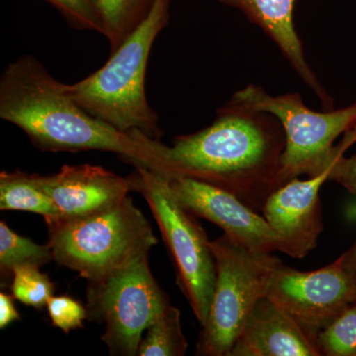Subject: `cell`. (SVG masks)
<instances>
[{
    "mask_svg": "<svg viewBox=\"0 0 356 356\" xmlns=\"http://www.w3.org/2000/svg\"><path fill=\"white\" fill-rule=\"evenodd\" d=\"M285 143L282 125L273 115L229 102L209 127L178 136L172 146L159 140V173L221 187L261 211L269 195L283 184Z\"/></svg>",
    "mask_w": 356,
    "mask_h": 356,
    "instance_id": "obj_1",
    "label": "cell"
},
{
    "mask_svg": "<svg viewBox=\"0 0 356 356\" xmlns=\"http://www.w3.org/2000/svg\"><path fill=\"white\" fill-rule=\"evenodd\" d=\"M0 117L17 126L46 152L102 151L136 168L159 172V140L123 133L91 116L32 56L9 64L0 79Z\"/></svg>",
    "mask_w": 356,
    "mask_h": 356,
    "instance_id": "obj_2",
    "label": "cell"
},
{
    "mask_svg": "<svg viewBox=\"0 0 356 356\" xmlns=\"http://www.w3.org/2000/svg\"><path fill=\"white\" fill-rule=\"evenodd\" d=\"M170 0H156L146 20L111 53L106 64L76 83L67 93L91 116L123 133L134 131L161 140L158 115L145 88L147 60L154 40L165 27Z\"/></svg>",
    "mask_w": 356,
    "mask_h": 356,
    "instance_id": "obj_3",
    "label": "cell"
},
{
    "mask_svg": "<svg viewBox=\"0 0 356 356\" xmlns=\"http://www.w3.org/2000/svg\"><path fill=\"white\" fill-rule=\"evenodd\" d=\"M47 226L54 261L88 281L102 280L158 243L149 220L129 196L99 212Z\"/></svg>",
    "mask_w": 356,
    "mask_h": 356,
    "instance_id": "obj_4",
    "label": "cell"
},
{
    "mask_svg": "<svg viewBox=\"0 0 356 356\" xmlns=\"http://www.w3.org/2000/svg\"><path fill=\"white\" fill-rule=\"evenodd\" d=\"M229 102L273 115L280 122L286 140L281 159L283 184L300 175L317 177L350 147L346 140L334 146V140L355 123L356 102L346 108L316 112L304 104L299 93L273 96L250 84L236 91Z\"/></svg>",
    "mask_w": 356,
    "mask_h": 356,
    "instance_id": "obj_5",
    "label": "cell"
},
{
    "mask_svg": "<svg viewBox=\"0 0 356 356\" xmlns=\"http://www.w3.org/2000/svg\"><path fill=\"white\" fill-rule=\"evenodd\" d=\"M217 278L196 355L229 356L257 302L266 296L280 259L243 247L227 235L210 242Z\"/></svg>",
    "mask_w": 356,
    "mask_h": 356,
    "instance_id": "obj_6",
    "label": "cell"
},
{
    "mask_svg": "<svg viewBox=\"0 0 356 356\" xmlns=\"http://www.w3.org/2000/svg\"><path fill=\"white\" fill-rule=\"evenodd\" d=\"M159 225L177 270V282L201 325L209 315L217 269L210 241L195 216L173 197L163 173L139 168L130 177Z\"/></svg>",
    "mask_w": 356,
    "mask_h": 356,
    "instance_id": "obj_7",
    "label": "cell"
},
{
    "mask_svg": "<svg viewBox=\"0 0 356 356\" xmlns=\"http://www.w3.org/2000/svg\"><path fill=\"white\" fill-rule=\"evenodd\" d=\"M86 299L88 321L105 325L102 341L115 356L138 355L143 334L170 305L149 268V252L89 281Z\"/></svg>",
    "mask_w": 356,
    "mask_h": 356,
    "instance_id": "obj_8",
    "label": "cell"
},
{
    "mask_svg": "<svg viewBox=\"0 0 356 356\" xmlns=\"http://www.w3.org/2000/svg\"><path fill=\"white\" fill-rule=\"evenodd\" d=\"M269 297L317 339L350 304L356 302V282L343 257L315 271L278 264L267 290Z\"/></svg>",
    "mask_w": 356,
    "mask_h": 356,
    "instance_id": "obj_9",
    "label": "cell"
},
{
    "mask_svg": "<svg viewBox=\"0 0 356 356\" xmlns=\"http://www.w3.org/2000/svg\"><path fill=\"white\" fill-rule=\"evenodd\" d=\"M165 175L168 189L182 207L224 231L252 252L273 254L280 238L266 218L221 187L181 175Z\"/></svg>",
    "mask_w": 356,
    "mask_h": 356,
    "instance_id": "obj_10",
    "label": "cell"
},
{
    "mask_svg": "<svg viewBox=\"0 0 356 356\" xmlns=\"http://www.w3.org/2000/svg\"><path fill=\"white\" fill-rule=\"evenodd\" d=\"M329 175L330 168L306 180L293 178L266 199L262 216L280 238L278 252L301 259L317 247L323 231L320 191Z\"/></svg>",
    "mask_w": 356,
    "mask_h": 356,
    "instance_id": "obj_11",
    "label": "cell"
},
{
    "mask_svg": "<svg viewBox=\"0 0 356 356\" xmlns=\"http://www.w3.org/2000/svg\"><path fill=\"white\" fill-rule=\"evenodd\" d=\"M39 186L62 213V218L86 216L121 202L132 191L130 178L102 166L65 165L55 175H34Z\"/></svg>",
    "mask_w": 356,
    "mask_h": 356,
    "instance_id": "obj_12",
    "label": "cell"
},
{
    "mask_svg": "<svg viewBox=\"0 0 356 356\" xmlns=\"http://www.w3.org/2000/svg\"><path fill=\"white\" fill-rule=\"evenodd\" d=\"M317 339L264 296L255 305L229 356H320Z\"/></svg>",
    "mask_w": 356,
    "mask_h": 356,
    "instance_id": "obj_13",
    "label": "cell"
},
{
    "mask_svg": "<svg viewBox=\"0 0 356 356\" xmlns=\"http://www.w3.org/2000/svg\"><path fill=\"white\" fill-rule=\"evenodd\" d=\"M227 6L240 9L261 27L294 69L297 74L317 95L325 110L334 109V99L323 88L306 60L301 40L293 22L296 0H220Z\"/></svg>",
    "mask_w": 356,
    "mask_h": 356,
    "instance_id": "obj_14",
    "label": "cell"
},
{
    "mask_svg": "<svg viewBox=\"0 0 356 356\" xmlns=\"http://www.w3.org/2000/svg\"><path fill=\"white\" fill-rule=\"evenodd\" d=\"M0 209L42 215L46 224L63 217L50 196L37 184L34 175L21 172L0 173Z\"/></svg>",
    "mask_w": 356,
    "mask_h": 356,
    "instance_id": "obj_15",
    "label": "cell"
},
{
    "mask_svg": "<svg viewBox=\"0 0 356 356\" xmlns=\"http://www.w3.org/2000/svg\"><path fill=\"white\" fill-rule=\"evenodd\" d=\"M156 0H90L108 40L116 51L147 19Z\"/></svg>",
    "mask_w": 356,
    "mask_h": 356,
    "instance_id": "obj_16",
    "label": "cell"
},
{
    "mask_svg": "<svg viewBox=\"0 0 356 356\" xmlns=\"http://www.w3.org/2000/svg\"><path fill=\"white\" fill-rule=\"evenodd\" d=\"M140 343V356H184L187 343L182 332L180 311L170 305L146 330Z\"/></svg>",
    "mask_w": 356,
    "mask_h": 356,
    "instance_id": "obj_17",
    "label": "cell"
},
{
    "mask_svg": "<svg viewBox=\"0 0 356 356\" xmlns=\"http://www.w3.org/2000/svg\"><path fill=\"white\" fill-rule=\"evenodd\" d=\"M54 261L50 245H41L18 235L6 222H0V269L2 276L13 274L14 268L32 266L41 267Z\"/></svg>",
    "mask_w": 356,
    "mask_h": 356,
    "instance_id": "obj_18",
    "label": "cell"
},
{
    "mask_svg": "<svg viewBox=\"0 0 356 356\" xmlns=\"http://www.w3.org/2000/svg\"><path fill=\"white\" fill-rule=\"evenodd\" d=\"M317 343L323 355L356 356V302L318 334Z\"/></svg>",
    "mask_w": 356,
    "mask_h": 356,
    "instance_id": "obj_19",
    "label": "cell"
},
{
    "mask_svg": "<svg viewBox=\"0 0 356 356\" xmlns=\"http://www.w3.org/2000/svg\"><path fill=\"white\" fill-rule=\"evenodd\" d=\"M13 276L11 293L14 299L38 310L47 307L49 300L54 296L55 285L47 274L40 270V267H16Z\"/></svg>",
    "mask_w": 356,
    "mask_h": 356,
    "instance_id": "obj_20",
    "label": "cell"
},
{
    "mask_svg": "<svg viewBox=\"0 0 356 356\" xmlns=\"http://www.w3.org/2000/svg\"><path fill=\"white\" fill-rule=\"evenodd\" d=\"M47 310L54 327L62 330L65 334L84 329L83 322L88 320L86 307L67 295L51 296L47 304Z\"/></svg>",
    "mask_w": 356,
    "mask_h": 356,
    "instance_id": "obj_21",
    "label": "cell"
},
{
    "mask_svg": "<svg viewBox=\"0 0 356 356\" xmlns=\"http://www.w3.org/2000/svg\"><path fill=\"white\" fill-rule=\"evenodd\" d=\"M57 8L70 26L102 34V25L90 0H47Z\"/></svg>",
    "mask_w": 356,
    "mask_h": 356,
    "instance_id": "obj_22",
    "label": "cell"
},
{
    "mask_svg": "<svg viewBox=\"0 0 356 356\" xmlns=\"http://www.w3.org/2000/svg\"><path fill=\"white\" fill-rule=\"evenodd\" d=\"M329 180L336 181L356 195V154L344 158L339 154L330 166Z\"/></svg>",
    "mask_w": 356,
    "mask_h": 356,
    "instance_id": "obj_23",
    "label": "cell"
},
{
    "mask_svg": "<svg viewBox=\"0 0 356 356\" xmlns=\"http://www.w3.org/2000/svg\"><path fill=\"white\" fill-rule=\"evenodd\" d=\"M14 297L6 292L0 293V329H6L7 325L19 321L21 317L14 305Z\"/></svg>",
    "mask_w": 356,
    "mask_h": 356,
    "instance_id": "obj_24",
    "label": "cell"
},
{
    "mask_svg": "<svg viewBox=\"0 0 356 356\" xmlns=\"http://www.w3.org/2000/svg\"><path fill=\"white\" fill-rule=\"evenodd\" d=\"M350 212L353 216L356 219V202L355 205L353 206V208H351ZM341 257H343L344 267H346L348 273L350 274L351 277H353L356 282V242L350 250L341 254Z\"/></svg>",
    "mask_w": 356,
    "mask_h": 356,
    "instance_id": "obj_25",
    "label": "cell"
},
{
    "mask_svg": "<svg viewBox=\"0 0 356 356\" xmlns=\"http://www.w3.org/2000/svg\"><path fill=\"white\" fill-rule=\"evenodd\" d=\"M343 139L350 142L351 145L356 143V120L353 124V126L344 133Z\"/></svg>",
    "mask_w": 356,
    "mask_h": 356,
    "instance_id": "obj_26",
    "label": "cell"
}]
</instances>
